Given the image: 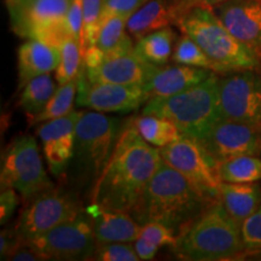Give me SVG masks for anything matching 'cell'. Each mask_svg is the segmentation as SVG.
<instances>
[{
  "label": "cell",
  "mask_w": 261,
  "mask_h": 261,
  "mask_svg": "<svg viewBox=\"0 0 261 261\" xmlns=\"http://www.w3.org/2000/svg\"><path fill=\"white\" fill-rule=\"evenodd\" d=\"M91 260L98 261H138L133 244L127 242H112L97 244Z\"/></svg>",
  "instance_id": "1f68e13d"
},
{
  "label": "cell",
  "mask_w": 261,
  "mask_h": 261,
  "mask_svg": "<svg viewBox=\"0 0 261 261\" xmlns=\"http://www.w3.org/2000/svg\"><path fill=\"white\" fill-rule=\"evenodd\" d=\"M218 174L225 182H255L261 179L260 156L244 155L218 163Z\"/></svg>",
  "instance_id": "4316f807"
},
{
  "label": "cell",
  "mask_w": 261,
  "mask_h": 261,
  "mask_svg": "<svg viewBox=\"0 0 261 261\" xmlns=\"http://www.w3.org/2000/svg\"><path fill=\"white\" fill-rule=\"evenodd\" d=\"M120 132V120L91 110L81 112L75 129L74 160L85 174L97 180L112 156Z\"/></svg>",
  "instance_id": "8992f818"
},
{
  "label": "cell",
  "mask_w": 261,
  "mask_h": 261,
  "mask_svg": "<svg viewBox=\"0 0 261 261\" xmlns=\"http://www.w3.org/2000/svg\"><path fill=\"white\" fill-rule=\"evenodd\" d=\"M27 202L28 205L19 214L15 228L19 238L23 241L33 240L81 214L76 198L68 192L54 188Z\"/></svg>",
  "instance_id": "8fae6325"
},
{
  "label": "cell",
  "mask_w": 261,
  "mask_h": 261,
  "mask_svg": "<svg viewBox=\"0 0 261 261\" xmlns=\"http://www.w3.org/2000/svg\"><path fill=\"white\" fill-rule=\"evenodd\" d=\"M61 60L56 69V81L63 85L77 77L83 67V46L74 38L67 39L60 47Z\"/></svg>",
  "instance_id": "f1b7e54d"
},
{
  "label": "cell",
  "mask_w": 261,
  "mask_h": 261,
  "mask_svg": "<svg viewBox=\"0 0 261 261\" xmlns=\"http://www.w3.org/2000/svg\"><path fill=\"white\" fill-rule=\"evenodd\" d=\"M160 154L163 162L180 173L212 200L218 201V190L221 184L218 163L197 139L181 135L171 144L160 148Z\"/></svg>",
  "instance_id": "9c48e42d"
},
{
  "label": "cell",
  "mask_w": 261,
  "mask_h": 261,
  "mask_svg": "<svg viewBox=\"0 0 261 261\" xmlns=\"http://www.w3.org/2000/svg\"><path fill=\"white\" fill-rule=\"evenodd\" d=\"M174 40L175 33L169 27H166L138 39L135 51L149 63L163 67L171 57Z\"/></svg>",
  "instance_id": "cb8c5ba5"
},
{
  "label": "cell",
  "mask_w": 261,
  "mask_h": 261,
  "mask_svg": "<svg viewBox=\"0 0 261 261\" xmlns=\"http://www.w3.org/2000/svg\"><path fill=\"white\" fill-rule=\"evenodd\" d=\"M29 2H31V0H6V5H8L9 8L12 22L18 18V16L21 15V12L23 11Z\"/></svg>",
  "instance_id": "60d3db41"
},
{
  "label": "cell",
  "mask_w": 261,
  "mask_h": 261,
  "mask_svg": "<svg viewBox=\"0 0 261 261\" xmlns=\"http://www.w3.org/2000/svg\"><path fill=\"white\" fill-rule=\"evenodd\" d=\"M182 34L190 37L214 65L215 73L257 69L261 61L226 28L211 6H196L175 22Z\"/></svg>",
  "instance_id": "277c9868"
},
{
  "label": "cell",
  "mask_w": 261,
  "mask_h": 261,
  "mask_svg": "<svg viewBox=\"0 0 261 261\" xmlns=\"http://www.w3.org/2000/svg\"><path fill=\"white\" fill-rule=\"evenodd\" d=\"M0 182L2 189H15L25 201L54 188L34 137L22 136L11 143L3 158Z\"/></svg>",
  "instance_id": "52a82bcc"
},
{
  "label": "cell",
  "mask_w": 261,
  "mask_h": 261,
  "mask_svg": "<svg viewBox=\"0 0 261 261\" xmlns=\"http://www.w3.org/2000/svg\"><path fill=\"white\" fill-rule=\"evenodd\" d=\"M60 48L46 42L31 39L18 48L19 87H23L33 77L56 70L60 64Z\"/></svg>",
  "instance_id": "d6986e66"
},
{
  "label": "cell",
  "mask_w": 261,
  "mask_h": 261,
  "mask_svg": "<svg viewBox=\"0 0 261 261\" xmlns=\"http://www.w3.org/2000/svg\"><path fill=\"white\" fill-rule=\"evenodd\" d=\"M210 196L162 161L129 214L139 225L158 221L179 233L212 204Z\"/></svg>",
  "instance_id": "7a4b0ae2"
},
{
  "label": "cell",
  "mask_w": 261,
  "mask_h": 261,
  "mask_svg": "<svg viewBox=\"0 0 261 261\" xmlns=\"http://www.w3.org/2000/svg\"><path fill=\"white\" fill-rule=\"evenodd\" d=\"M57 90V84L50 73L33 77L22 87L19 106L28 115L35 116L44 109Z\"/></svg>",
  "instance_id": "d4e9b609"
},
{
  "label": "cell",
  "mask_w": 261,
  "mask_h": 261,
  "mask_svg": "<svg viewBox=\"0 0 261 261\" xmlns=\"http://www.w3.org/2000/svg\"><path fill=\"white\" fill-rule=\"evenodd\" d=\"M174 0H148L129 16L127 21V33L137 40L159 29L175 24Z\"/></svg>",
  "instance_id": "7402d4cb"
},
{
  "label": "cell",
  "mask_w": 261,
  "mask_h": 261,
  "mask_svg": "<svg viewBox=\"0 0 261 261\" xmlns=\"http://www.w3.org/2000/svg\"><path fill=\"white\" fill-rule=\"evenodd\" d=\"M139 237L145 238L149 242L154 243L158 247H172L174 248L177 244V233L168 227L167 225L158 223V221H150L142 225L140 227Z\"/></svg>",
  "instance_id": "836d02e7"
},
{
  "label": "cell",
  "mask_w": 261,
  "mask_h": 261,
  "mask_svg": "<svg viewBox=\"0 0 261 261\" xmlns=\"http://www.w3.org/2000/svg\"><path fill=\"white\" fill-rule=\"evenodd\" d=\"M129 16L115 15L104 19L98 32L96 45L106 58L120 56L132 51V39L127 33V21Z\"/></svg>",
  "instance_id": "603a6c76"
},
{
  "label": "cell",
  "mask_w": 261,
  "mask_h": 261,
  "mask_svg": "<svg viewBox=\"0 0 261 261\" xmlns=\"http://www.w3.org/2000/svg\"><path fill=\"white\" fill-rule=\"evenodd\" d=\"M77 94V77L57 87L56 92L51 97L40 113L32 117L34 122H45L65 116L73 112L75 96Z\"/></svg>",
  "instance_id": "83f0119b"
},
{
  "label": "cell",
  "mask_w": 261,
  "mask_h": 261,
  "mask_svg": "<svg viewBox=\"0 0 261 261\" xmlns=\"http://www.w3.org/2000/svg\"><path fill=\"white\" fill-rule=\"evenodd\" d=\"M221 115L261 132V74L256 69L227 73L218 79Z\"/></svg>",
  "instance_id": "ba28073f"
},
{
  "label": "cell",
  "mask_w": 261,
  "mask_h": 261,
  "mask_svg": "<svg viewBox=\"0 0 261 261\" xmlns=\"http://www.w3.org/2000/svg\"><path fill=\"white\" fill-rule=\"evenodd\" d=\"M86 215L92 225L97 244L112 242L133 243L139 237L142 225L129 213L91 203L86 207Z\"/></svg>",
  "instance_id": "e0dca14e"
},
{
  "label": "cell",
  "mask_w": 261,
  "mask_h": 261,
  "mask_svg": "<svg viewBox=\"0 0 261 261\" xmlns=\"http://www.w3.org/2000/svg\"><path fill=\"white\" fill-rule=\"evenodd\" d=\"M212 70L178 64L160 67L152 79L145 85L151 97H167L184 92L210 77Z\"/></svg>",
  "instance_id": "ac0fdd59"
},
{
  "label": "cell",
  "mask_w": 261,
  "mask_h": 261,
  "mask_svg": "<svg viewBox=\"0 0 261 261\" xmlns=\"http://www.w3.org/2000/svg\"><path fill=\"white\" fill-rule=\"evenodd\" d=\"M103 3L104 0H83V54L87 47L96 45L98 32H99L100 28V17H102Z\"/></svg>",
  "instance_id": "4dcf8cb0"
},
{
  "label": "cell",
  "mask_w": 261,
  "mask_h": 261,
  "mask_svg": "<svg viewBox=\"0 0 261 261\" xmlns=\"http://www.w3.org/2000/svg\"><path fill=\"white\" fill-rule=\"evenodd\" d=\"M81 112H71L68 115L41 122L38 136L42 142L44 156L48 168L55 175L67 169L74 159L75 129Z\"/></svg>",
  "instance_id": "5bb4252c"
},
{
  "label": "cell",
  "mask_w": 261,
  "mask_h": 261,
  "mask_svg": "<svg viewBox=\"0 0 261 261\" xmlns=\"http://www.w3.org/2000/svg\"><path fill=\"white\" fill-rule=\"evenodd\" d=\"M133 247H135V250L139 260H152L160 248L143 237L137 238L135 242H133Z\"/></svg>",
  "instance_id": "ab89813d"
},
{
  "label": "cell",
  "mask_w": 261,
  "mask_h": 261,
  "mask_svg": "<svg viewBox=\"0 0 261 261\" xmlns=\"http://www.w3.org/2000/svg\"><path fill=\"white\" fill-rule=\"evenodd\" d=\"M15 189H2L0 195V223L5 225L11 219L18 205V196Z\"/></svg>",
  "instance_id": "8d00e7d4"
},
{
  "label": "cell",
  "mask_w": 261,
  "mask_h": 261,
  "mask_svg": "<svg viewBox=\"0 0 261 261\" xmlns=\"http://www.w3.org/2000/svg\"><path fill=\"white\" fill-rule=\"evenodd\" d=\"M244 253L261 254V203L241 225Z\"/></svg>",
  "instance_id": "d6a6232c"
},
{
  "label": "cell",
  "mask_w": 261,
  "mask_h": 261,
  "mask_svg": "<svg viewBox=\"0 0 261 261\" xmlns=\"http://www.w3.org/2000/svg\"><path fill=\"white\" fill-rule=\"evenodd\" d=\"M218 79L214 73L184 92L167 97H151L143 108V115L169 120L182 135L202 140L223 115L219 106Z\"/></svg>",
  "instance_id": "5b68a950"
},
{
  "label": "cell",
  "mask_w": 261,
  "mask_h": 261,
  "mask_svg": "<svg viewBox=\"0 0 261 261\" xmlns=\"http://www.w3.org/2000/svg\"><path fill=\"white\" fill-rule=\"evenodd\" d=\"M226 2V0H174V12L178 18L187 14L189 10L196 8V6H214L221 4V3ZM175 21V22H177Z\"/></svg>",
  "instance_id": "f35d334b"
},
{
  "label": "cell",
  "mask_w": 261,
  "mask_h": 261,
  "mask_svg": "<svg viewBox=\"0 0 261 261\" xmlns=\"http://www.w3.org/2000/svg\"><path fill=\"white\" fill-rule=\"evenodd\" d=\"M133 123L140 136L156 148L171 144L182 135L174 123L163 117L142 114V116L133 120Z\"/></svg>",
  "instance_id": "484cf974"
},
{
  "label": "cell",
  "mask_w": 261,
  "mask_h": 261,
  "mask_svg": "<svg viewBox=\"0 0 261 261\" xmlns=\"http://www.w3.org/2000/svg\"><path fill=\"white\" fill-rule=\"evenodd\" d=\"M25 242L42 260H91L97 247L92 225L83 213Z\"/></svg>",
  "instance_id": "30bf717a"
},
{
  "label": "cell",
  "mask_w": 261,
  "mask_h": 261,
  "mask_svg": "<svg viewBox=\"0 0 261 261\" xmlns=\"http://www.w3.org/2000/svg\"><path fill=\"white\" fill-rule=\"evenodd\" d=\"M148 0H104L100 24L104 19L115 15L130 16Z\"/></svg>",
  "instance_id": "e575fe53"
},
{
  "label": "cell",
  "mask_w": 261,
  "mask_h": 261,
  "mask_svg": "<svg viewBox=\"0 0 261 261\" xmlns=\"http://www.w3.org/2000/svg\"><path fill=\"white\" fill-rule=\"evenodd\" d=\"M19 242H21V238L16 232V230H3L2 234H0V256H2V260H9Z\"/></svg>",
  "instance_id": "74e56055"
},
{
  "label": "cell",
  "mask_w": 261,
  "mask_h": 261,
  "mask_svg": "<svg viewBox=\"0 0 261 261\" xmlns=\"http://www.w3.org/2000/svg\"><path fill=\"white\" fill-rule=\"evenodd\" d=\"M213 10L228 31L261 61V0H226Z\"/></svg>",
  "instance_id": "9a60e30c"
},
{
  "label": "cell",
  "mask_w": 261,
  "mask_h": 261,
  "mask_svg": "<svg viewBox=\"0 0 261 261\" xmlns=\"http://www.w3.org/2000/svg\"><path fill=\"white\" fill-rule=\"evenodd\" d=\"M173 249L184 260L232 259L244 254L241 226L219 202H213L178 233Z\"/></svg>",
  "instance_id": "3957f363"
},
{
  "label": "cell",
  "mask_w": 261,
  "mask_h": 261,
  "mask_svg": "<svg viewBox=\"0 0 261 261\" xmlns=\"http://www.w3.org/2000/svg\"><path fill=\"white\" fill-rule=\"evenodd\" d=\"M172 58L178 64L191 65L214 71V65L203 50L185 34H182L175 44Z\"/></svg>",
  "instance_id": "f546056e"
},
{
  "label": "cell",
  "mask_w": 261,
  "mask_h": 261,
  "mask_svg": "<svg viewBox=\"0 0 261 261\" xmlns=\"http://www.w3.org/2000/svg\"><path fill=\"white\" fill-rule=\"evenodd\" d=\"M68 29L70 35L77 40L83 46V33H84V9L83 0H71L67 17H65Z\"/></svg>",
  "instance_id": "d590c367"
},
{
  "label": "cell",
  "mask_w": 261,
  "mask_h": 261,
  "mask_svg": "<svg viewBox=\"0 0 261 261\" xmlns=\"http://www.w3.org/2000/svg\"><path fill=\"white\" fill-rule=\"evenodd\" d=\"M71 0H31L12 23L15 31L32 38L39 29L56 24L67 17Z\"/></svg>",
  "instance_id": "ffe728a7"
},
{
  "label": "cell",
  "mask_w": 261,
  "mask_h": 261,
  "mask_svg": "<svg viewBox=\"0 0 261 261\" xmlns=\"http://www.w3.org/2000/svg\"><path fill=\"white\" fill-rule=\"evenodd\" d=\"M198 142L217 163L238 156L261 155V132L231 120H221Z\"/></svg>",
  "instance_id": "4fadbf2b"
},
{
  "label": "cell",
  "mask_w": 261,
  "mask_h": 261,
  "mask_svg": "<svg viewBox=\"0 0 261 261\" xmlns=\"http://www.w3.org/2000/svg\"><path fill=\"white\" fill-rule=\"evenodd\" d=\"M218 202L236 223L242 225L261 203V188L255 182L221 181Z\"/></svg>",
  "instance_id": "44dd1931"
},
{
  "label": "cell",
  "mask_w": 261,
  "mask_h": 261,
  "mask_svg": "<svg viewBox=\"0 0 261 261\" xmlns=\"http://www.w3.org/2000/svg\"><path fill=\"white\" fill-rule=\"evenodd\" d=\"M161 162L160 150L140 136L133 121L127 123L94 182L92 202L130 213Z\"/></svg>",
  "instance_id": "6da1fadb"
},
{
  "label": "cell",
  "mask_w": 261,
  "mask_h": 261,
  "mask_svg": "<svg viewBox=\"0 0 261 261\" xmlns=\"http://www.w3.org/2000/svg\"><path fill=\"white\" fill-rule=\"evenodd\" d=\"M159 68L140 57L133 48L132 51L120 56L106 58L98 67L89 69L84 67V69L86 79L90 83L145 86L152 79Z\"/></svg>",
  "instance_id": "2e32d148"
},
{
  "label": "cell",
  "mask_w": 261,
  "mask_h": 261,
  "mask_svg": "<svg viewBox=\"0 0 261 261\" xmlns=\"http://www.w3.org/2000/svg\"><path fill=\"white\" fill-rule=\"evenodd\" d=\"M151 98L142 85L90 83L84 65L77 75V106L100 113L126 114L139 109Z\"/></svg>",
  "instance_id": "7c38bea8"
}]
</instances>
